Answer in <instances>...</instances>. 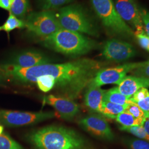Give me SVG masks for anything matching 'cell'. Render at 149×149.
I'll return each mask as SVG.
<instances>
[{"label":"cell","mask_w":149,"mask_h":149,"mask_svg":"<svg viewBox=\"0 0 149 149\" xmlns=\"http://www.w3.org/2000/svg\"><path fill=\"white\" fill-rule=\"evenodd\" d=\"M125 112H128L136 118H142L145 119L147 114L136 103L132 102L125 107Z\"/></svg>","instance_id":"25"},{"label":"cell","mask_w":149,"mask_h":149,"mask_svg":"<svg viewBox=\"0 0 149 149\" xmlns=\"http://www.w3.org/2000/svg\"><path fill=\"white\" fill-rule=\"evenodd\" d=\"M125 107L103 100L102 116L111 119H116L120 113L124 111Z\"/></svg>","instance_id":"18"},{"label":"cell","mask_w":149,"mask_h":149,"mask_svg":"<svg viewBox=\"0 0 149 149\" xmlns=\"http://www.w3.org/2000/svg\"><path fill=\"white\" fill-rule=\"evenodd\" d=\"M6 79L5 78V76L3 74V72L2 71V70L0 68V86H3L5 85V82Z\"/></svg>","instance_id":"34"},{"label":"cell","mask_w":149,"mask_h":149,"mask_svg":"<svg viewBox=\"0 0 149 149\" xmlns=\"http://www.w3.org/2000/svg\"><path fill=\"white\" fill-rule=\"evenodd\" d=\"M74 0H39V3L43 10H51L68 4Z\"/></svg>","instance_id":"23"},{"label":"cell","mask_w":149,"mask_h":149,"mask_svg":"<svg viewBox=\"0 0 149 149\" xmlns=\"http://www.w3.org/2000/svg\"><path fill=\"white\" fill-rule=\"evenodd\" d=\"M114 6L123 20L135 31L134 34L145 32L140 10L134 0H116Z\"/></svg>","instance_id":"10"},{"label":"cell","mask_w":149,"mask_h":149,"mask_svg":"<svg viewBox=\"0 0 149 149\" xmlns=\"http://www.w3.org/2000/svg\"><path fill=\"white\" fill-rule=\"evenodd\" d=\"M143 22L144 31L149 37V12L144 9H139Z\"/></svg>","instance_id":"30"},{"label":"cell","mask_w":149,"mask_h":149,"mask_svg":"<svg viewBox=\"0 0 149 149\" xmlns=\"http://www.w3.org/2000/svg\"><path fill=\"white\" fill-rule=\"evenodd\" d=\"M54 60L43 52L28 49L15 54L7 64L21 68H29L44 64H52Z\"/></svg>","instance_id":"12"},{"label":"cell","mask_w":149,"mask_h":149,"mask_svg":"<svg viewBox=\"0 0 149 149\" xmlns=\"http://www.w3.org/2000/svg\"><path fill=\"white\" fill-rule=\"evenodd\" d=\"M149 96V92L147 88L143 87L137 91L133 96L130 98V100L134 103H137L145 99Z\"/></svg>","instance_id":"28"},{"label":"cell","mask_w":149,"mask_h":149,"mask_svg":"<svg viewBox=\"0 0 149 149\" xmlns=\"http://www.w3.org/2000/svg\"><path fill=\"white\" fill-rule=\"evenodd\" d=\"M103 100L125 107L133 102L130 100L129 98L120 92L118 87H114L106 91L104 95Z\"/></svg>","instance_id":"16"},{"label":"cell","mask_w":149,"mask_h":149,"mask_svg":"<svg viewBox=\"0 0 149 149\" xmlns=\"http://www.w3.org/2000/svg\"><path fill=\"white\" fill-rule=\"evenodd\" d=\"M54 112H21L0 109V125L8 127L28 126L56 117Z\"/></svg>","instance_id":"7"},{"label":"cell","mask_w":149,"mask_h":149,"mask_svg":"<svg viewBox=\"0 0 149 149\" xmlns=\"http://www.w3.org/2000/svg\"><path fill=\"white\" fill-rule=\"evenodd\" d=\"M1 30H2V28H1V26H0V31H1Z\"/></svg>","instance_id":"35"},{"label":"cell","mask_w":149,"mask_h":149,"mask_svg":"<svg viewBox=\"0 0 149 149\" xmlns=\"http://www.w3.org/2000/svg\"><path fill=\"white\" fill-rule=\"evenodd\" d=\"M125 143L130 149H149V143L141 139H127Z\"/></svg>","instance_id":"26"},{"label":"cell","mask_w":149,"mask_h":149,"mask_svg":"<svg viewBox=\"0 0 149 149\" xmlns=\"http://www.w3.org/2000/svg\"><path fill=\"white\" fill-rule=\"evenodd\" d=\"M24 22L27 30L42 39L61 29L57 15L52 10L30 13L26 17Z\"/></svg>","instance_id":"6"},{"label":"cell","mask_w":149,"mask_h":149,"mask_svg":"<svg viewBox=\"0 0 149 149\" xmlns=\"http://www.w3.org/2000/svg\"><path fill=\"white\" fill-rule=\"evenodd\" d=\"M142 64L143 62L127 63L117 67L102 68L96 73L89 85L99 87L108 84L119 85L128 72L137 69Z\"/></svg>","instance_id":"8"},{"label":"cell","mask_w":149,"mask_h":149,"mask_svg":"<svg viewBox=\"0 0 149 149\" xmlns=\"http://www.w3.org/2000/svg\"><path fill=\"white\" fill-rule=\"evenodd\" d=\"M1 28L2 30L9 34L10 32L13 31L14 29L26 28V24L24 20L17 18L13 14L10 13L6 21Z\"/></svg>","instance_id":"20"},{"label":"cell","mask_w":149,"mask_h":149,"mask_svg":"<svg viewBox=\"0 0 149 149\" xmlns=\"http://www.w3.org/2000/svg\"><path fill=\"white\" fill-rule=\"evenodd\" d=\"M97 15L107 30L125 38L135 37L134 32L119 16L112 0H91Z\"/></svg>","instance_id":"5"},{"label":"cell","mask_w":149,"mask_h":149,"mask_svg":"<svg viewBox=\"0 0 149 149\" xmlns=\"http://www.w3.org/2000/svg\"><path fill=\"white\" fill-rule=\"evenodd\" d=\"M116 120L124 127L141 126L145 121L144 119L134 117L131 114L125 111L118 115L117 117L116 118Z\"/></svg>","instance_id":"19"},{"label":"cell","mask_w":149,"mask_h":149,"mask_svg":"<svg viewBox=\"0 0 149 149\" xmlns=\"http://www.w3.org/2000/svg\"><path fill=\"white\" fill-rule=\"evenodd\" d=\"M61 28L98 37V31L84 8L77 5L63 7L57 15Z\"/></svg>","instance_id":"4"},{"label":"cell","mask_w":149,"mask_h":149,"mask_svg":"<svg viewBox=\"0 0 149 149\" xmlns=\"http://www.w3.org/2000/svg\"><path fill=\"white\" fill-rule=\"evenodd\" d=\"M134 74L138 77L149 79V60L143 62V64L136 69L132 71Z\"/></svg>","instance_id":"27"},{"label":"cell","mask_w":149,"mask_h":149,"mask_svg":"<svg viewBox=\"0 0 149 149\" xmlns=\"http://www.w3.org/2000/svg\"><path fill=\"white\" fill-rule=\"evenodd\" d=\"M120 92L130 98L141 88L149 87V79L142 77L126 76L118 87Z\"/></svg>","instance_id":"15"},{"label":"cell","mask_w":149,"mask_h":149,"mask_svg":"<svg viewBox=\"0 0 149 149\" xmlns=\"http://www.w3.org/2000/svg\"><path fill=\"white\" fill-rule=\"evenodd\" d=\"M103 64L90 59H80L63 64H48L29 68L11 64L0 66L6 81L19 85H34L38 77L49 75L55 81L56 96L74 100L88 87Z\"/></svg>","instance_id":"1"},{"label":"cell","mask_w":149,"mask_h":149,"mask_svg":"<svg viewBox=\"0 0 149 149\" xmlns=\"http://www.w3.org/2000/svg\"><path fill=\"white\" fill-rule=\"evenodd\" d=\"M40 90L44 92H48L54 88L55 81L53 77L49 75H44L38 77L35 81Z\"/></svg>","instance_id":"21"},{"label":"cell","mask_w":149,"mask_h":149,"mask_svg":"<svg viewBox=\"0 0 149 149\" xmlns=\"http://www.w3.org/2000/svg\"><path fill=\"white\" fill-rule=\"evenodd\" d=\"M14 0H0V8L10 12Z\"/></svg>","instance_id":"32"},{"label":"cell","mask_w":149,"mask_h":149,"mask_svg":"<svg viewBox=\"0 0 149 149\" xmlns=\"http://www.w3.org/2000/svg\"><path fill=\"white\" fill-rule=\"evenodd\" d=\"M0 149H23L7 134H0Z\"/></svg>","instance_id":"24"},{"label":"cell","mask_w":149,"mask_h":149,"mask_svg":"<svg viewBox=\"0 0 149 149\" xmlns=\"http://www.w3.org/2000/svg\"><path fill=\"white\" fill-rule=\"evenodd\" d=\"M134 35L140 47L149 52V37L146 34L145 32L136 33Z\"/></svg>","instance_id":"29"},{"label":"cell","mask_w":149,"mask_h":149,"mask_svg":"<svg viewBox=\"0 0 149 149\" xmlns=\"http://www.w3.org/2000/svg\"><path fill=\"white\" fill-rule=\"evenodd\" d=\"M79 124L84 130L97 138L106 141H112L114 138L108 123L100 114L88 115L80 120Z\"/></svg>","instance_id":"9"},{"label":"cell","mask_w":149,"mask_h":149,"mask_svg":"<svg viewBox=\"0 0 149 149\" xmlns=\"http://www.w3.org/2000/svg\"><path fill=\"white\" fill-rule=\"evenodd\" d=\"M102 54L107 60L122 62L134 57L136 51L130 44L116 39L106 41L102 48Z\"/></svg>","instance_id":"11"},{"label":"cell","mask_w":149,"mask_h":149,"mask_svg":"<svg viewBox=\"0 0 149 149\" xmlns=\"http://www.w3.org/2000/svg\"><path fill=\"white\" fill-rule=\"evenodd\" d=\"M43 46L69 56H80L96 49L97 43L82 34L60 29L52 35L42 39Z\"/></svg>","instance_id":"3"},{"label":"cell","mask_w":149,"mask_h":149,"mask_svg":"<svg viewBox=\"0 0 149 149\" xmlns=\"http://www.w3.org/2000/svg\"><path fill=\"white\" fill-rule=\"evenodd\" d=\"M106 92V90H103L101 87L89 85L85 95L86 106L93 113L101 115L102 103Z\"/></svg>","instance_id":"14"},{"label":"cell","mask_w":149,"mask_h":149,"mask_svg":"<svg viewBox=\"0 0 149 149\" xmlns=\"http://www.w3.org/2000/svg\"><path fill=\"white\" fill-rule=\"evenodd\" d=\"M29 0H14L10 13L23 19L29 14Z\"/></svg>","instance_id":"17"},{"label":"cell","mask_w":149,"mask_h":149,"mask_svg":"<svg viewBox=\"0 0 149 149\" xmlns=\"http://www.w3.org/2000/svg\"><path fill=\"white\" fill-rule=\"evenodd\" d=\"M120 130L127 132L133 134L135 136L140 138L141 140L146 141L149 143V135L146 132L144 127L141 126H132V127H120Z\"/></svg>","instance_id":"22"},{"label":"cell","mask_w":149,"mask_h":149,"mask_svg":"<svg viewBox=\"0 0 149 149\" xmlns=\"http://www.w3.org/2000/svg\"><path fill=\"white\" fill-rule=\"evenodd\" d=\"M146 132L149 135V118H146L145 119L144 124L143 125Z\"/></svg>","instance_id":"33"},{"label":"cell","mask_w":149,"mask_h":149,"mask_svg":"<svg viewBox=\"0 0 149 149\" xmlns=\"http://www.w3.org/2000/svg\"><path fill=\"white\" fill-rule=\"evenodd\" d=\"M28 138L36 149H91L81 134L60 125H49L34 130Z\"/></svg>","instance_id":"2"},{"label":"cell","mask_w":149,"mask_h":149,"mask_svg":"<svg viewBox=\"0 0 149 149\" xmlns=\"http://www.w3.org/2000/svg\"><path fill=\"white\" fill-rule=\"evenodd\" d=\"M43 102L53 107L65 120H72L80 112V107L74 100L63 97L49 95L43 98Z\"/></svg>","instance_id":"13"},{"label":"cell","mask_w":149,"mask_h":149,"mask_svg":"<svg viewBox=\"0 0 149 149\" xmlns=\"http://www.w3.org/2000/svg\"><path fill=\"white\" fill-rule=\"evenodd\" d=\"M135 103L138 104L146 113L147 118H149V96L144 100Z\"/></svg>","instance_id":"31"}]
</instances>
